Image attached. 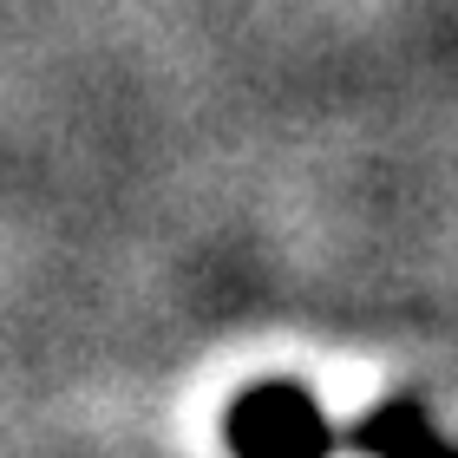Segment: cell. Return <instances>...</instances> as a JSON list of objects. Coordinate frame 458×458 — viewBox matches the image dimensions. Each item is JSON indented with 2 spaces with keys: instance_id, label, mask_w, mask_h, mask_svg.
<instances>
[{
  "instance_id": "2",
  "label": "cell",
  "mask_w": 458,
  "mask_h": 458,
  "mask_svg": "<svg viewBox=\"0 0 458 458\" xmlns=\"http://www.w3.org/2000/svg\"><path fill=\"white\" fill-rule=\"evenodd\" d=\"M353 452H367V458H458V445L426 420V406H412V400L373 406L367 420L353 426Z\"/></svg>"
},
{
  "instance_id": "1",
  "label": "cell",
  "mask_w": 458,
  "mask_h": 458,
  "mask_svg": "<svg viewBox=\"0 0 458 458\" xmlns=\"http://www.w3.org/2000/svg\"><path fill=\"white\" fill-rule=\"evenodd\" d=\"M229 452L236 458H335V426L301 386L268 380L229 406Z\"/></svg>"
}]
</instances>
